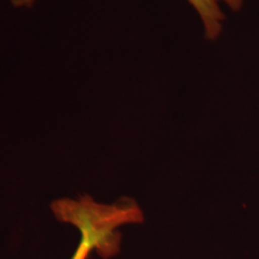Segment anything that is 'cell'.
Segmentation results:
<instances>
[{"instance_id": "cell-1", "label": "cell", "mask_w": 259, "mask_h": 259, "mask_svg": "<svg viewBox=\"0 0 259 259\" xmlns=\"http://www.w3.org/2000/svg\"><path fill=\"white\" fill-rule=\"evenodd\" d=\"M51 208L59 221L71 223L80 233L79 245L71 259H88L94 250L105 257L113 255L119 250L120 235L116 229L127 223L143 221V212L132 199L101 204L83 196L78 199L54 200Z\"/></svg>"}, {"instance_id": "cell-2", "label": "cell", "mask_w": 259, "mask_h": 259, "mask_svg": "<svg viewBox=\"0 0 259 259\" xmlns=\"http://www.w3.org/2000/svg\"><path fill=\"white\" fill-rule=\"evenodd\" d=\"M202 21L204 34L206 40L216 41L221 36L226 14L223 6H227L233 12L240 11L245 0H187ZM16 8H31L35 0H11Z\"/></svg>"}]
</instances>
